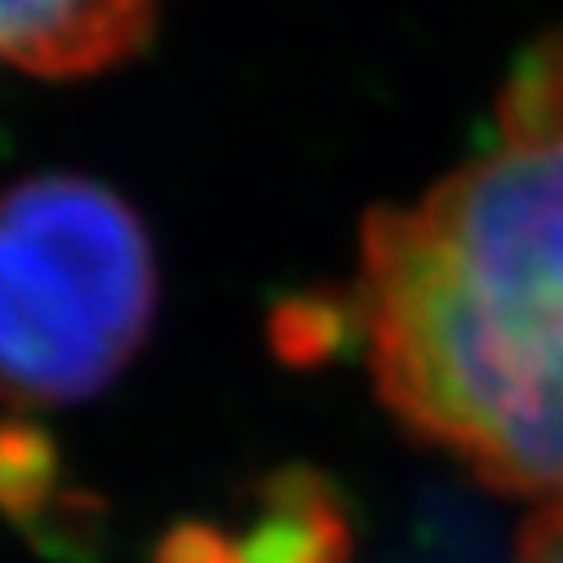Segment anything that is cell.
<instances>
[{"mask_svg":"<svg viewBox=\"0 0 563 563\" xmlns=\"http://www.w3.org/2000/svg\"><path fill=\"white\" fill-rule=\"evenodd\" d=\"M515 563H563V501L541 506V515L523 528Z\"/></svg>","mask_w":563,"mask_h":563,"instance_id":"obj_5","label":"cell"},{"mask_svg":"<svg viewBox=\"0 0 563 563\" xmlns=\"http://www.w3.org/2000/svg\"><path fill=\"white\" fill-rule=\"evenodd\" d=\"M346 519L324 479L289 471L262 488V506L244 532L191 523L174 532L161 563H342Z\"/></svg>","mask_w":563,"mask_h":563,"instance_id":"obj_3","label":"cell"},{"mask_svg":"<svg viewBox=\"0 0 563 563\" xmlns=\"http://www.w3.org/2000/svg\"><path fill=\"white\" fill-rule=\"evenodd\" d=\"M156 302L152 235L115 191L76 174L0 191V404L93 399L143 351Z\"/></svg>","mask_w":563,"mask_h":563,"instance_id":"obj_2","label":"cell"},{"mask_svg":"<svg viewBox=\"0 0 563 563\" xmlns=\"http://www.w3.org/2000/svg\"><path fill=\"white\" fill-rule=\"evenodd\" d=\"M152 32L137 0H0V67L32 76H89L129 58Z\"/></svg>","mask_w":563,"mask_h":563,"instance_id":"obj_4","label":"cell"},{"mask_svg":"<svg viewBox=\"0 0 563 563\" xmlns=\"http://www.w3.org/2000/svg\"><path fill=\"white\" fill-rule=\"evenodd\" d=\"M355 320L404 431L563 501V32L519 54L471 161L364 218Z\"/></svg>","mask_w":563,"mask_h":563,"instance_id":"obj_1","label":"cell"}]
</instances>
